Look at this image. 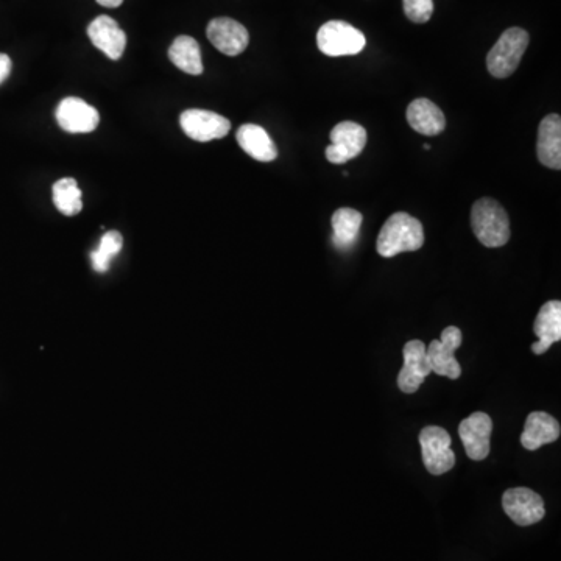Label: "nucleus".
<instances>
[{"instance_id":"obj_2","label":"nucleus","mask_w":561,"mask_h":561,"mask_svg":"<svg viewBox=\"0 0 561 561\" xmlns=\"http://www.w3.org/2000/svg\"><path fill=\"white\" fill-rule=\"evenodd\" d=\"M471 226L477 240L487 248L504 247L509 242V216L493 198H480L474 203Z\"/></svg>"},{"instance_id":"obj_11","label":"nucleus","mask_w":561,"mask_h":561,"mask_svg":"<svg viewBox=\"0 0 561 561\" xmlns=\"http://www.w3.org/2000/svg\"><path fill=\"white\" fill-rule=\"evenodd\" d=\"M404 365L399 371L398 387L401 392L415 393L420 389L424 379L432 373L427 359L426 345L421 340H410L403 348Z\"/></svg>"},{"instance_id":"obj_3","label":"nucleus","mask_w":561,"mask_h":561,"mask_svg":"<svg viewBox=\"0 0 561 561\" xmlns=\"http://www.w3.org/2000/svg\"><path fill=\"white\" fill-rule=\"evenodd\" d=\"M529 46V33L526 30H505L498 43L494 44L487 57V68L493 77L507 78L518 69L521 58Z\"/></svg>"},{"instance_id":"obj_13","label":"nucleus","mask_w":561,"mask_h":561,"mask_svg":"<svg viewBox=\"0 0 561 561\" xmlns=\"http://www.w3.org/2000/svg\"><path fill=\"white\" fill-rule=\"evenodd\" d=\"M212 46L228 57H237L247 49L250 35L244 25L230 18H217L209 22L206 29Z\"/></svg>"},{"instance_id":"obj_26","label":"nucleus","mask_w":561,"mask_h":561,"mask_svg":"<svg viewBox=\"0 0 561 561\" xmlns=\"http://www.w3.org/2000/svg\"><path fill=\"white\" fill-rule=\"evenodd\" d=\"M97 4L106 8H117L124 4V0H97Z\"/></svg>"},{"instance_id":"obj_27","label":"nucleus","mask_w":561,"mask_h":561,"mask_svg":"<svg viewBox=\"0 0 561 561\" xmlns=\"http://www.w3.org/2000/svg\"><path fill=\"white\" fill-rule=\"evenodd\" d=\"M424 150H431V145L424 144Z\"/></svg>"},{"instance_id":"obj_19","label":"nucleus","mask_w":561,"mask_h":561,"mask_svg":"<svg viewBox=\"0 0 561 561\" xmlns=\"http://www.w3.org/2000/svg\"><path fill=\"white\" fill-rule=\"evenodd\" d=\"M240 149L261 163H270L278 158V149L264 128L255 124H245L237 130Z\"/></svg>"},{"instance_id":"obj_1","label":"nucleus","mask_w":561,"mask_h":561,"mask_svg":"<svg viewBox=\"0 0 561 561\" xmlns=\"http://www.w3.org/2000/svg\"><path fill=\"white\" fill-rule=\"evenodd\" d=\"M423 244L424 231L420 220L406 212H395L382 226L376 250L382 258H393L399 253L420 250Z\"/></svg>"},{"instance_id":"obj_18","label":"nucleus","mask_w":561,"mask_h":561,"mask_svg":"<svg viewBox=\"0 0 561 561\" xmlns=\"http://www.w3.org/2000/svg\"><path fill=\"white\" fill-rule=\"evenodd\" d=\"M407 120L413 130L424 136H438L446 128L443 111L434 102L427 99H417L407 108Z\"/></svg>"},{"instance_id":"obj_22","label":"nucleus","mask_w":561,"mask_h":561,"mask_svg":"<svg viewBox=\"0 0 561 561\" xmlns=\"http://www.w3.org/2000/svg\"><path fill=\"white\" fill-rule=\"evenodd\" d=\"M53 203L64 216H77L83 209L82 191L74 178H63L53 184Z\"/></svg>"},{"instance_id":"obj_24","label":"nucleus","mask_w":561,"mask_h":561,"mask_svg":"<svg viewBox=\"0 0 561 561\" xmlns=\"http://www.w3.org/2000/svg\"><path fill=\"white\" fill-rule=\"evenodd\" d=\"M404 13L415 24H426L434 15V0H403Z\"/></svg>"},{"instance_id":"obj_7","label":"nucleus","mask_w":561,"mask_h":561,"mask_svg":"<svg viewBox=\"0 0 561 561\" xmlns=\"http://www.w3.org/2000/svg\"><path fill=\"white\" fill-rule=\"evenodd\" d=\"M331 145L326 149V158L332 164H345L364 152L367 145V130L356 122H340L332 128Z\"/></svg>"},{"instance_id":"obj_8","label":"nucleus","mask_w":561,"mask_h":561,"mask_svg":"<svg viewBox=\"0 0 561 561\" xmlns=\"http://www.w3.org/2000/svg\"><path fill=\"white\" fill-rule=\"evenodd\" d=\"M502 507L513 523L523 527L540 523L546 515L543 498L530 488L518 487L505 491Z\"/></svg>"},{"instance_id":"obj_20","label":"nucleus","mask_w":561,"mask_h":561,"mask_svg":"<svg viewBox=\"0 0 561 561\" xmlns=\"http://www.w3.org/2000/svg\"><path fill=\"white\" fill-rule=\"evenodd\" d=\"M364 216L356 209L340 208L332 216V244L337 250H350L359 237Z\"/></svg>"},{"instance_id":"obj_4","label":"nucleus","mask_w":561,"mask_h":561,"mask_svg":"<svg viewBox=\"0 0 561 561\" xmlns=\"http://www.w3.org/2000/svg\"><path fill=\"white\" fill-rule=\"evenodd\" d=\"M317 46L328 57H350L367 46L364 33L345 21H329L317 33Z\"/></svg>"},{"instance_id":"obj_23","label":"nucleus","mask_w":561,"mask_h":561,"mask_svg":"<svg viewBox=\"0 0 561 561\" xmlns=\"http://www.w3.org/2000/svg\"><path fill=\"white\" fill-rule=\"evenodd\" d=\"M124 245L122 234L117 231H108L100 240L99 248L91 255L92 267L99 273L108 272L114 256L119 255Z\"/></svg>"},{"instance_id":"obj_16","label":"nucleus","mask_w":561,"mask_h":561,"mask_svg":"<svg viewBox=\"0 0 561 561\" xmlns=\"http://www.w3.org/2000/svg\"><path fill=\"white\" fill-rule=\"evenodd\" d=\"M538 159L549 169H561V117L549 114L538 128Z\"/></svg>"},{"instance_id":"obj_21","label":"nucleus","mask_w":561,"mask_h":561,"mask_svg":"<svg viewBox=\"0 0 561 561\" xmlns=\"http://www.w3.org/2000/svg\"><path fill=\"white\" fill-rule=\"evenodd\" d=\"M169 58L178 69L186 74H203L202 52L197 41L191 36H178L169 49Z\"/></svg>"},{"instance_id":"obj_25","label":"nucleus","mask_w":561,"mask_h":561,"mask_svg":"<svg viewBox=\"0 0 561 561\" xmlns=\"http://www.w3.org/2000/svg\"><path fill=\"white\" fill-rule=\"evenodd\" d=\"M11 66H13V64H11L10 57L5 55V53H0V85L10 77Z\"/></svg>"},{"instance_id":"obj_15","label":"nucleus","mask_w":561,"mask_h":561,"mask_svg":"<svg viewBox=\"0 0 561 561\" xmlns=\"http://www.w3.org/2000/svg\"><path fill=\"white\" fill-rule=\"evenodd\" d=\"M538 342L533 343L532 351L535 354L547 353L554 343L561 340V303L560 301H547L533 325Z\"/></svg>"},{"instance_id":"obj_9","label":"nucleus","mask_w":561,"mask_h":561,"mask_svg":"<svg viewBox=\"0 0 561 561\" xmlns=\"http://www.w3.org/2000/svg\"><path fill=\"white\" fill-rule=\"evenodd\" d=\"M180 124L186 136L198 142L225 138L231 130L230 120L206 110L184 111L180 117Z\"/></svg>"},{"instance_id":"obj_10","label":"nucleus","mask_w":561,"mask_h":561,"mask_svg":"<svg viewBox=\"0 0 561 561\" xmlns=\"http://www.w3.org/2000/svg\"><path fill=\"white\" fill-rule=\"evenodd\" d=\"M493 432V421L487 413L474 412L471 417L460 423L459 435L465 446L466 456L474 462L487 459L490 454V438Z\"/></svg>"},{"instance_id":"obj_6","label":"nucleus","mask_w":561,"mask_h":561,"mask_svg":"<svg viewBox=\"0 0 561 561\" xmlns=\"http://www.w3.org/2000/svg\"><path fill=\"white\" fill-rule=\"evenodd\" d=\"M462 339V331L459 328L448 326L442 332V339L432 340L431 345L426 346L427 359L431 364L432 373L454 379V381L460 378L462 368L454 353L462 345Z\"/></svg>"},{"instance_id":"obj_17","label":"nucleus","mask_w":561,"mask_h":561,"mask_svg":"<svg viewBox=\"0 0 561 561\" xmlns=\"http://www.w3.org/2000/svg\"><path fill=\"white\" fill-rule=\"evenodd\" d=\"M560 423L546 412H532L526 420L521 445L527 451H537L541 446L557 442L560 437Z\"/></svg>"},{"instance_id":"obj_5","label":"nucleus","mask_w":561,"mask_h":561,"mask_svg":"<svg viewBox=\"0 0 561 561\" xmlns=\"http://www.w3.org/2000/svg\"><path fill=\"white\" fill-rule=\"evenodd\" d=\"M451 435L440 426L424 427L420 434L421 454L424 466L434 476L448 473L456 465L451 449Z\"/></svg>"},{"instance_id":"obj_14","label":"nucleus","mask_w":561,"mask_h":561,"mask_svg":"<svg viewBox=\"0 0 561 561\" xmlns=\"http://www.w3.org/2000/svg\"><path fill=\"white\" fill-rule=\"evenodd\" d=\"M88 36L91 43L102 50L110 60L117 61L124 55L127 35L110 16H99L89 24Z\"/></svg>"},{"instance_id":"obj_12","label":"nucleus","mask_w":561,"mask_h":561,"mask_svg":"<svg viewBox=\"0 0 561 561\" xmlns=\"http://www.w3.org/2000/svg\"><path fill=\"white\" fill-rule=\"evenodd\" d=\"M55 116H57L58 125L72 135L91 133L99 127L100 122L99 111L77 97L61 100Z\"/></svg>"}]
</instances>
